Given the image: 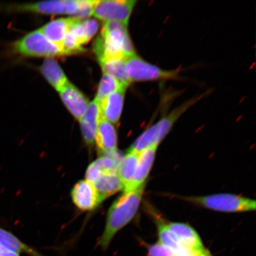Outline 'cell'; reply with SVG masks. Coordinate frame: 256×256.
Listing matches in <instances>:
<instances>
[{"mask_svg":"<svg viewBox=\"0 0 256 256\" xmlns=\"http://www.w3.org/2000/svg\"><path fill=\"white\" fill-rule=\"evenodd\" d=\"M126 58H112L99 62L104 73H106L116 78L128 88L131 82L126 74Z\"/></svg>","mask_w":256,"mask_h":256,"instance_id":"20","label":"cell"},{"mask_svg":"<svg viewBox=\"0 0 256 256\" xmlns=\"http://www.w3.org/2000/svg\"><path fill=\"white\" fill-rule=\"evenodd\" d=\"M196 206L220 212L235 213L250 212L256 210V201L233 194H222L204 196L182 197Z\"/></svg>","mask_w":256,"mask_h":256,"instance_id":"5","label":"cell"},{"mask_svg":"<svg viewBox=\"0 0 256 256\" xmlns=\"http://www.w3.org/2000/svg\"><path fill=\"white\" fill-rule=\"evenodd\" d=\"M82 24L88 40H91L98 30V22L94 19H87V20L82 21Z\"/></svg>","mask_w":256,"mask_h":256,"instance_id":"26","label":"cell"},{"mask_svg":"<svg viewBox=\"0 0 256 256\" xmlns=\"http://www.w3.org/2000/svg\"><path fill=\"white\" fill-rule=\"evenodd\" d=\"M127 88L124 86L114 76L104 73L100 84H99L95 100L100 103L105 98L113 92Z\"/></svg>","mask_w":256,"mask_h":256,"instance_id":"22","label":"cell"},{"mask_svg":"<svg viewBox=\"0 0 256 256\" xmlns=\"http://www.w3.org/2000/svg\"><path fill=\"white\" fill-rule=\"evenodd\" d=\"M0 246L18 254L24 252L31 256H44L25 244L12 233L2 228H0Z\"/></svg>","mask_w":256,"mask_h":256,"instance_id":"21","label":"cell"},{"mask_svg":"<svg viewBox=\"0 0 256 256\" xmlns=\"http://www.w3.org/2000/svg\"><path fill=\"white\" fill-rule=\"evenodd\" d=\"M103 174L100 166H99L98 162L96 160V161L92 162L88 166L86 174V180L89 182L90 183L94 184Z\"/></svg>","mask_w":256,"mask_h":256,"instance_id":"25","label":"cell"},{"mask_svg":"<svg viewBox=\"0 0 256 256\" xmlns=\"http://www.w3.org/2000/svg\"><path fill=\"white\" fill-rule=\"evenodd\" d=\"M79 8V1L59 0L42 2L31 4L3 5L1 10L6 12H34L46 14L74 15Z\"/></svg>","mask_w":256,"mask_h":256,"instance_id":"8","label":"cell"},{"mask_svg":"<svg viewBox=\"0 0 256 256\" xmlns=\"http://www.w3.org/2000/svg\"><path fill=\"white\" fill-rule=\"evenodd\" d=\"M126 88L113 92L99 103L100 119H104L111 124L119 122L122 113Z\"/></svg>","mask_w":256,"mask_h":256,"instance_id":"12","label":"cell"},{"mask_svg":"<svg viewBox=\"0 0 256 256\" xmlns=\"http://www.w3.org/2000/svg\"><path fill=\"white\" fill-rule=\"evenodd\" d=\"M41 72L50 84L58 92L68 82L63 70L52 57H48L44 60L41 66Z\"/></svg>","mask_w":256,"mask_h":256,"instance_id":"19","label":"cell"},{"mask_svg":"<svg viewBox=\"0 0 256 256\" xmlns=\"http://www.w3.org/2000/svg\"><path fill=\"white\" fill-rule=\"evenodd\" d=\"M158 146H152L139 152L138 162L132 184L126 192L136 190L142 184L146 183V178L152 168Z\"/></svg>","mask_w":256,"mask_h":256,"instance_id":"14","label":"cell"},{"mask_svg":"<svg viewBox=\"0 0 256 256\" xmlns=\"http://www.w3.org/2000/svg\"><path fill=\"white\" fill-rule=\"evenodd\" d=\"M72 197L74 203L80 210H94L100 204L94 185L87 180L80 181L72 188Z\"/></svg>","mask_w":256,"mask_h":256,"instance_id":"11","label":"cell"},{"mask_svg":"<svg viewBox=\"0 0 256 256\" xmlns=\"http://www.w3.org/2000/svg\"><path fill=\"white\" fill-rule=\"evenodd\" d=\"M92 184L98 192L100 203L112 195L124 190V186L117 174H103Z\"/></svg>","mask_w":256,"mask_h":256,"instance_id":"16","label":"cell"},{"mask_svg":"<svg viewBox=\"0 0 256 256\" xmlns=\"http://www.w3.org/2000/svg\"><path fill=\"white\" fill-rule=\"evenodd\" d=\"M167 225L182 247L203 256H213L204 247L200 235L193 227L180 222H168Z\"/></svg>","mask_w":256,"mask_h":256,"instance_id":"9","label":"cell"},{"mask_svg":"<svg viewBox=\"0 0 256 256\" xmlns=\"http://www.w3.org/2000/svg\"><path fill=\"white\" fill-rule=\"evenodd\" d=\"M204 94L194 96L190 100L179 105L169 114H166L138 137L129 150L138 153L152 146H158L160 142L170 132L172 127L186 112L197 104Z\"/></svg>","mask_w":256,"mask_h":256,"instance_id":"3","label":"cell"},{"mask_svg":"<svg viewBox=\"0 0 256 256\" xmlns=\"http://www.w3.org/2000/svg\"><path fill=\"white\" fill-rule=\"evenodd\" d=\"M100 118L99 104L94 99L89 104L87 110L79 120L83 138L90 146L94 143Z\"/></svg>","mask_w":256,"mask_h":256,"instance_id":"13","label":"cell"},{"mask_svg":"<svg viewBox=\"0 0 256 256\" xmlns=\"http://www.w3.org/2000/svg\"><path fill=\"white\" fill-rule=\"evenodd\" d=\"M126 72L131 82H154L178 78L179 70H165L146 62L136 54L126 59Z\"/></svg>","mask_w":256,"mask_h":256,"instance_id":"6","label":"cell"},{"mask_svg":"<svg viewBox=\"0 0 256 256\" xmlns=\"http://www.w3.org/2000/svg\"><path fill=\"white\" fill-rule=\"evenodd\" d=\"M96 142L100 156L117 151L118 136L113 124L104 119H100Z\"/></svg>","mask_w":256,"mask_h":256,"instance_id":"15","label":"cell"},{"mask_svg":"<svg viewBox=\"0 0 256 256\" xmlns=\"http://www.w3.org/2000/svg\"><path fill=\"white\" fill-rule=\"evenodd\" d=\"M146 183L135 190L124 193L112 204L108 210L104 231L98 243L104 251L106 250L116 234L136 216Z\"/></svg>","mask_w":256,"mask_h":256,"instance_id":"1","label":"cell"},{"mask_svg":"<svg viewBox=\"0 0 256 256\" xmlns=\"http://www.w3.org/2000/svg\"><path fill=\"white\" fill-rule=\"evenodd\" d=\"M94 49L98 62L112 58H126L136 54L128 26L116 22H105L101 34L95 42Z\"/></svg>","mask_w":256,"mask_h":256,"instance_id":"2","label":"cell"},{"mask_svg":"<svg viewBox=\"0 0 256 256\" xmlns=\"http://www.w3.org/2000/svg\"><path fill=\"white\" fill-rule=\"evenodd\" d=\"M95 1L90 0H81L79 1V8L78 12L74 14L75 18L82 20L92 15V10Z\"/></svg>","mask_w":256,"mask_h":256,"instance_id":"24","label":"cell"},{"mask_svg":"<svg viewBox=\"0 0 256 256\" xmlns=\"http://www.w3.org/2000/svg\"><path fill=\"white\" fill-rule=\"evenodd\" d=\"M147 256H174V252L161 243L158 242L153 244H145Z\"/></svg>","mask_w":256,"mask_h":256,"instance_id":"23","label":"cell"},{"mask_svg":"<svg viewBox=\"0 0 256 256\" xmlns=\"http://www.w3.org/2000/svg\"><path fill=\"white\" fill-rule=\"evenodd\" d=\"M138 158L139 153L129 150L121 160L117 174L124 186V193L129 190L132 183Z\"/></svg>","mask_w":256,"mask_h":256,"instance_id":"18","label":"cell"},{"mask_svg":"<svg viewBox=\"0 0 256 256\" xmlns=\"http://www.w3.org/2000/svg\"><path fill=\"white\" fill-rule=\"evenodd\" d=\"M9 55L22 56H66L62 48L50 42L40 30L30 32L9 46Z\"/></svg>","mask_w":256,"mask_h":256,"instance_id":"4","label":"cell"},{"mask_svg":"<svg viewBox=\"0 0 256 256\" xmlns=\"http://www.w3.org/2000/svg\"><path fill=\"white\" fill-rule=\"evenodd\" d=\"M58 92L70 113L76 119H81L88 106V98L69 82Z\"/></svg>","mask_w":256,"mask_h":256,"instance_id":"10","label":"cell"},{"mask_svg":"<svg viewBox=\"0 0 256 256\" xmlns=\"http://www.w3.org/2000/svg\"><path fill=\"white\" fill-rule=\"evenodd\" d=\"M187 256H202V255H200V254H192L188 255Z\"/></svg>","mask_w":256,"mask_h":256,"instance_id":"28","label":"cell"},{"mask_svg":"<svg viewBox=\"0 0 256 256\" xmlns=\"http://www.w3.org/2000/svg\"><path fill=\"white\" fill-rule=\"evenodd\" d=\"M136 3V0L95 1L92 16L105 22H116L128 26Z\"/></svg>","mask_w":256,"mask_h":256,"instance_id":"7","label":"cell"},{"mask_svg":"<svg viewBox=\"0 0 256 256\" xmlns=\"http://www.w3.org/2000/svg\"><path fill=\"white\" fill-rule=\"evenodd\" d=\"M74 20V18L57 19L44 26L40 30L48 40L62 49L64 38L68 32L70 26Z\"/></svg>","mask_w":256,"mask_h":256,"instance_id":"17","label":"cell"},{"mask_svg":"<svg viewBox=\"0 0 256 256\" xmlns=\"http://www.w3.org/2000/svg\"><path fill=\"white\" fill-rule=\"evenodd\" d=\"M0 256H20V254L0 246Z\"/></svg>","mask_w":256,"mask_h":256,"instance_id":"27","label":"cell"}]
</instances>
